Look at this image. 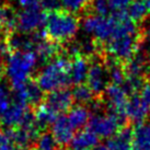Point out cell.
Here are the masks:
<instances>
[{
  "label": "cell",
  "instance_id": "obj_11",
  "mask_svg": "<svg viewBox=\"0 0 150 150\" xmlns=\"http://www.w3.org/2000/svg\"><path fill=\"white\" fill-rule=\"evenodd\" d=\"M52 134L59 145H67L75 137V127L68 116H59L52 125Z\"/></svg>",
  "mask_w": 150,
  "mask_h": 150
},
{
  "label": "cell",
  "instance_id": "obj_26",
  "mask_svg": "<svg viewBox=\"0 0 150 150\" xmlns=\"http://www.w3.org/2000/svg\"><path fill=\"white\" fill-rule=\"evenodd\" d=\"M91 12L101 17H108L111 16V8L108 0H91L90 4Z\"/></svg>",
  "mask_w": 150,
  "mask_h": 150
},
{
  "label": "cell",
  "instance_id": "obj_33",
  "mask_svg": "<svg viewBox=\"0 0 150 150\" xmlns=\"http://www.w3.org/2000/svg\"><path fill=\"white\" fill-rule=\"evenodd\" d=\"M19 4L22 6L23 8H28V7H32V6H38L40 4V0H18Z\"/></svg>",
  "mask_w": 150,
  "mask_h": 150
},
{
  "label": "cell",
  "instance_id": "obj_36",
  "mask_svg": "<svg viewBox=\"0 0 150 150\" xmlns=\"http://www.w3.org/2000/svg\"><path fill=\"white\" fill-rule=\"evenodd\" d=\"M93 150H110L106 145H102V146H96Z\"/></svg>",
  "mask_w": 150,
  "mask_h": 150
},
{
  "label": "cell",
  "instance_id": "obj_27",
  "mask_svg": "<svg viewBox=\"0 0 150 150\" xmlns=\"http://www.w3.org/2000/svg\"><path fill=\"white\" fill-rule=\"evenodd\" d=\"M11 96L7 84L4 82H0V122L4 116V114L7 112L9 106L11 105Z\"/></svg>",
  "mask_w": 150,
  "mask_h": 150
},
{
  "label": "cell",
  "instance_id": "obj_19",
  "mask_svg": "<svg viewBox=\"0 0 150 150\" xmlns=\"http://www.w3.org/2000/svg\"><path fill=\"white\" fill-rule=\"evenodd\" d=\"M34 117L40 129H46L50 125H53V123L58 116L57 113L54 112L48 105H46L45 103H41L38 106H36Z\"/></svg>",
  "mask_w": 150,
  "mask_h": 150
},
{
  "label": "cell",
  "instance_id": "obj_25",
  "mask_svg": "<svg viewBox=\"0 0 150 150\" xmlns=\"http://www.w3.org/2000/svg\"><path fill=\"white\" fill-rule=\"evenodd\" d=\"M57 142L52 133H43L35 142V150H56Z\"/></svg>",
  "mask_w": 150,
  "mask_h": 150
},
{
  "label": "cell",
  "instance_id": "obj_16",
  "mask_svg": "<svg viewBox=\"0 0 150 150\" xmlns=\"http://www.w3.org/2000/svg\"><path fill=\"white\" fill-rule=\"evenodd\" d=\"M134 150H150V122L138 123L132 132Z\"/></svg>",
  "mask_w": 150,
  "mask_h": 150
},
{
  "label": "cell",
  "instance_id": "obj_35",
  "mask_svg": "<svg viewBox=\"0 0 150 150\" xmlns=\"http://www.w3.org/2000/svg\"><path fill=\"white\" fill-rule=\"evenodd\" d=\"M4 71H6V64H4V62L2 60V56L0 55V79H1V77L4 76Z\"/></svg>",
  "mask_w": 150,
  "mask_h": 150
},
{
  "label": "cell",
  "instance_id": "obj_32",
  "mask_svg": "<svg viewBox=\"0 0 150 150\" xmlns=\"http://www.w3.org/2000/svg\"><path fill=\"white\" fill-rule=\"evenodd\" d=\"M140 96L142 98V100L146 102L147 104L150 106V82L145 84L142 89V94Z\"/></svg>",
  "mask_w": 150,
  "mask_h": 150
},
{
  "label": "cell",
  "instance_id": "obj_14",
  "mask_svg": "<svg viewBox=\"0 0 150 150\" xmlns=\"http://www.w3.org/2000/svg\"><path fill=\"white\" fill-rule=\"evenodd\" d=\"M34 52L38 56V62L42 63H50L59 55H62V47L60 45L50 41L48 38H41L34 48Z\"/></svg>",
  "mask_w": 150,
  "mask_h": 150
},
{
  "label": "cell",
  "instance_id": "obj_8",
  "mask_svg": "<svg viewBox=\"0 0 150 150\" xmlns=\"http://www.w3.org/2000/svg\"><path fill=\"white\" fill-rule=\"evenodd\" d=\"M90 59L91 60H90V68L87 78V84L94 94H99L105 91L108 87V82L110 81V78H108V67L105 66V64L102 60L96 58V56Z\"/></svg>",
  "mask_w": 150,
  "mask_h": 150
},
{
  "label": "cell",
  "instance_id": "obj_13",
  "mask_svg": "<svg viewBox=\"0 0 150 150\" xmlns=\"http://www.w3.org/2000/svg\"><path fill=\"white\" fill-rule=\"evenodd\" d=\"M29 112L30 111L28 110L26 105L13 100L11 105L9 106L7 112L4 113L1 118V124L4 127H7V129L17 127L21 124V122Z\"/></svg>",
  "mask_w": 150,
  "mask_h": 150
},
{
  "label": "cell",
  "instance_id": "obj_22",
  "mask_svg": "<svg viewBox=\"0 0 150 150\" xmlns=\"http://www.w3.org/2000/svg\"><path fill=\"white\" fill-rule=\"evenodd\" d=\"M108 78L112 84H118V86H124L126 80L125 69L123 65L117 62L111 60L108 66Z\"/></svg>",
  "mask_w": 150,
  "mask_h": 150
},
{
  "label": "cell",
  "instance_id": "obj_34",
  "mask_svg": "<svg viewBox=\"0 0 150 150\" xmlns=\"http://www.w3.org/2000/svg\"><path fill=\"white\" fill-rule=\"evenodd\" d=\"M7 38V33L4 28V23H2V18H1V6H0V42L4 41Z\"/></svg>",
  "mask_w": 150,
  "mask_h": 150
},
{
  "label": "cell",
  "instance_id": "obj_9",
  "mask_svg": "<svg viewBox=\"0 0 150 150\" xmlns=\"http://www.w3.org/2000/svg\"><path fill=\"white\" fill-rule=\"evenodd\" d=\"M43 99H44L43 91L41 90V88L38 87V84L33 80H30L23 87L14 90L13 100L18 101L26 106H29V105L38 106L42 103Z\"/></svg>",
  "mask_w": 150,
  "mask_h": 150
},
{
  "label": "cell",
  "instance_id": "obj_12",
  "mask_svg": "<svg viewBox=\"0 0 150 150\" xmlns=\"http://www.w3.org/2000/svg\"><path fill=\"white\" fill-rule=\"evenodd\" d=\"M90 68V58L86 56H76L71 58L69 77L72 84H82L87 81L88 74Z\"/></svg>",
  "mask_w": 150,
  "mask_h": 150
},
{
  "label": "cell",
  "instance_id": "obj_17",
  "mask_svg": "<svg viewBox=\"0 0 150 150\" xmlns=\"http://www.w3.org/2000/svg\"><path fill=\"white\" fill-rule=\"evenodd\" d=\"M99 137L90 129H83L75 135L71 140V148L74 150H93L98 146Z\"/></svg>",
  "mask_w": 150,
  "mask_h": 150
},
{
  "label": "cell",
  "instance_id": "obj_37",
  "mask_svg": "<svg viewBox=\"0 0 150 150\" xmlns=\"http://www.w3.org/2000/svg\"><path fill=\"white\" fill-rule=\"evenodd\" d=\"M13 150H30L29 147H22V146H16L13 147Z\"/></svg>",
  "mask_w": 150,
  "mask_h": 150
},
{
  "label": "cell",
  "instance_id": "obj_21",
  "mask_svg": "<svg viewBox=\"0 0 150 150\" xmlns=\"http://www.w3.org/2000/svg\"><path fill=\"white\" fill-rule=\"evenodd\" d=\"M67 116L75 129L82 128L90 121V111L87 108H84L83 105H78L71 108Z\"/></svg>",
  "mask_w": 150,
  "mask_h": 150
},
{
  "label": "cell",
  "instance_id": "obj_1",
  "mask_svg": "<svg viewBox=\"0 0 150 150\" xmlns=\"http://www.w3.org/2000/svg\"><path fill=\"white\" fill-rule=\"evenodd\" d=\"M80 26L79 19L76 14L65 10L47 14L45 23L46 38L58 45L68 44L75 40Z\"/></svg>",
  "mask_w": 150,
  "mask_h": 150
},
{
  "label": "cell",
  "instance_id": "obj_38",
  "mask_svg": "<svg viewBox=\"0 0 150 150\" xmlns=\"http://www.w3.org/2000/svg\"><path fill=\"white\" fill-rule=\"evenodd\" d=\"M148 67H149V69H150V54L148 55Z\"/></svg>",
  "mask_w": 150,
  "mask_h": 150
},
{
  "label": "cell",
  "instance_id": "obj_6",
  "mask_svg": "<svg viewBox=\"0 0 150 150\" xmlns=\"http://www.w3.org/2000/svg\"><path fill=\"white\" fill-rule=\"evenodd\" d=\"M122 121L113 113H100L96 114L89 121V129L101 138H112L120 130Z\"/></svg>",
  "mask_w": 150,
  "mask_h": 150
},
{
  "label": "cell",
  "instance_id": "obj_2",
  "mask_svg": "<svg viewBox=\"0 0 150 150\" xmlns=\"http://www.w3.org/2000/svg\"><path fill=\"white\" fill-rule=\"evenodd\" d=\"M70 63L71 59L68 56L59 55L41 69L35 82L42 91L48 93L59 89H66V87L71 84L69 77Z\"/></svg>",
  "mask_w": 150,
  "mask_h": 150
},
{
  "label": "cell",
  "instance_id": "obj_20",
  "mask_svg": "<svg viewBox=\"0 0 150 150\" xmlns=\"http://www.w3.org/2000/svg\"><path fill=\"white\" fill-rule=\"evenodd\" d=\"M106 146L110 150H134L132 132L127 129L118 132L112 138H110Z\"/></svg>",
  "mask_w": 150,
  "mask_h": 150
},
{
  "label": "cell",
  "instance_id": "obj_5",
  "mask_svg": "<svg viewBox=\"0 0 150 150\" xmlns=\"http://www.w3.org/2000/svg\"><path fill=\"white\" fill-rule=\"evenodd\" d=\"M47 20V13L43 10L40 4L23 8L18 12L17 29L19 32L32 34L43 29Z\"/></svg>",
  "mask_w": 150,
  "mask_h": 150
},
{
  "label": "cell",
  "instance_id": "obj_10",
  "mask_svg": "<svg viewBox=\"0 0 150 150\" xmlns=\"http://www.w3.org/2000/svg\"><path fill=\"white\" fill-rule=\"evenodd\" d=\"M74 101L75 100L72 96V92L67 89H59V90L50 92L45 96L44 103L58 114V113H64L70 110Z\"/></svg>",
  "mask_w": 150,
  "mask_h": 150
},
{
  "label": "cell",
  "instance_id": "obj_28",
  "mask_svg": "<svg viewBox=\"0 0 150 150\" xmlns=\"http://www.w3.org/2000/svg\"><path fill=\"white\" fill-rule=\"evenodd\" d=\"M133 0H108L110 8H111V14L126 12L129 4Z\"/></svg>",
  "mask_w": 150,
  "mask_h": 150
},
{
  "label": "cell",
  "instance_id": "obj_7",
  "mask_svg": "<svg viewBox=\"0 0 150 150\" xmlns=\"http://www.w3.org/2000/svg\"><path fill=\"white\" fill-rule=\"evenodd\" d=\"M129 92L124 86L110 84L105 90L106 104L111 113L115 114L121 120H124L127 113V105L129 102Z\"/></svg>",
  "mask_w": 150,
  "mask_h": 150
},
{
  "label": "cell",
  "instance_id": "obj_39",
  "mask_svg": "<svg viewBox=\"0 0 150 150\" xmlns=\"http://www.w3.org/2000/svg\"><path fill=\"white\" fill-rule=\"evenodd\" d=\"M58 150H68V149H65V148H63V149H58Z\"/></svg>",
  "mask_w": 150,
  "mask_h": 150
},
{
  "label": "cell",
  "instance_id": "obj_23",
  "mask_svg": "<svg viewBox=\"0 0 150 150\" xmlns=\"http://www.w3.org/2000/svg\"><path fill=\"white\" fill-rule=\"evenodd\" d=\"M60 4L63 10L77 16L90 7L91 0H60Z\"/></svg>",
  "mask_w": 150,
  "mask_h": 150
},
{
  "label": "cell",
  "instance_id": "obj_31",
  "mask_svg": "<svg viewBox=\"0 0 150 150\" xmlns=\"http://www.w3.org/2000/svg\"><path fill=\"white\" fill-rule=\"evenodd\" d=\"M142 36L147 42L150 43V17L144 21V25L142 29Z\"/></svg>",
  "mask_w": 150,
  "mask_h": 150
},
{
  "label": "cell",
  "instance_id": "obj_4",
  "mask_svg": "<svg viewBox=\"0 0 150 150\" xmlns=\"http://www.w3.org/2000/svg\"><path fill=\"white\" fill-rule=\"evenodd\" d=\"M142 32L125 33L117 35L103 45L102 50L111 60L120 64L127 63L140 50Z\"/></svg>",
  "mask_w": 150,
  "mask_h": 150
},
{
  "label": "cell",
  "instance_id": "obj_29",
  "mask_svg": "<svg viewBox=\"0 0 150 150\" xmlns=\"http://www.w3.org/2000/svg\"><path fill=\"white\" fill-rule=\"evenodd\" d=\"M38 4L47 14L59 11L62 9L60 0H40V4Z\"/></svg>",
  "mask_w": 150,
  "mask_h": 150
},
{
  "label": "cell",
  "instance_id": "obj_18",
  "mask_svg": "<svg viewBox=\"0 0 150 150\" xmlns=\"http://www.w3.org/2000/svg\"><path fill=\"white\" fill-rule=\"evenodd\" d=\"M126 13L135 23L144 22L150 17V0H133Z\"/></svg>",
  "mask_w": 150,
  "mask_h": 150
},
{
  "label": "cell",
  "instance_id": "obj_3",
  "mask_svg": "<svg viewBox=\"0 0 150 150\" xmlns=\"http://www.w3.org/2000/svg\"><path fill=\"white\" fill-rule=\"evenodd\" d=\"M38 63L35 52H17L11 53L7 57L6 72L13 90L23 87Z\"/></svg>",
  "mask_w": 150,
  "mask_h": 150
},
{
  "label": "cell",
  "instance_id": "obj_24",
  "mask_svg": "<svg viewBox=\"0 0 150 150\" xmlns=\"http://www.w3.org/2000/svg\"><path fill=\"white\" fill-rule=\"evenodd\" d=\"M93 92L89 88L88 84H78L76 86V88L72 91V96H74V100L79 102L80 104H87L89 102H91L93 99Z\"/></svg>",
  "mask_w": 150,
  "mask_h": 150
},
{
  "label": "cell",
  "instance_id": "obj_15",
  "mask_svg": "<svg viewBox=\"0 0 150 150\" xmlns=\"http://www.w3.org/2000/svg\"><path fill=\"white\" fill-rule=\"evenodd\" d=\"M150 112V106L142 100V96H132L127 105L126 117L136 123L145 122Z\"/></svg>",
  "mask_w": 150,
  "mask_h": 150
},
{
  "label": "cell",
  "instance_id": "obj_30",
  "mask_svg": "<svg viewBox=\"0 0 150 150\" xmlns=\"http://www.w3.org/2000/svg\"><path fill=\"white\" fill-rule=\"evenodd\" d=\"M13 142L6 132L0 130V150H13Z\"/></svg>",
  "mask_w": 150,
  "mask_h": 150
}]
</instances>
